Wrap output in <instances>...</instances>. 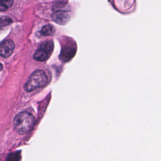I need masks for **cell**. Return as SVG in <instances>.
<instances>
[{
  "instance_id": "obj_5",
  "label": "cell",
  "mask_w": 161,
  "mask_h": 161,
  "mask_svg": "<svg viewBox=\"0 0 161 161\" xmlns=\"http://www.w3.org/2000/svg\"><path fill=\"white\" fill-rule=\"evenodd\" d=\"M14 43L11 40H6L0 43V55L3 57L7 58L13 52Z\"/></svg>"
},
{
  "instance_id": "obj_2",
  "label": "cell",
  "mask_w": 161,
  "mask_h": 161,
  "mask_svg": "<svg viewBox=\"0 0 161 161\" xmlns=\"http://www.w3.org/2000/svg\"><path fill=\"white\" fill-rule=\"evenodd\" d=\"M47 82L48 78L45 72L42 70H36L29 77L24 87L26 91L31 92L45 86Z\"/></svg>"
},
{
  "instance_id": "obj_11",
  "label": "cell",
  "mask_w": 161,
  "mask_h": 161,
  "mask_svg": "<svg viewBox=\"0 0 161 161\" xmlns=\"http://www.w3.org/2000/svg\"><path fill=\"white\" fill-rule=\"evenodd\" d=\"M3 65L0 63V70H1L2 69H3Z\"/></svg>"
},
{
  "instance_id": "obj_1",
  "label": "cell",
  "mask_w": 161,
  "mask_h": 161,
  "mask_svg": "<svg viewBox=\"0 0 161 161\" xmlns=\"http://www.w3.org/2000/svg\"><path fill=\"white\" fill-rule=\"evenodd\" d=\"M13 125L17 133L21 135L25 134L33 128L35 125V118L28 112H21L14 117Z\"/></svg>"
},
{
  "instance_id": "obj_4",
  "label": "cell",
  "mask_w": 161,
  "mask_h": 161,
  "mask_svg": "<svg viewBox=\"0 0 161 161\" xmlns=\"http://www.w3.org/2000/svg\"><path fill=\"white\" fill-rule=\"evenodd\" d=\"M51 18L56 23L64 25L69 21L70 16L69 13L67 11L58 10L52 14Z\"/></svg>"
},
{
  "instance_id": "obj_7",
  "label": "cell",
  "mask_w": 161,
  "mask_h": 161,
  "mask_svg": "<svg viewBox=\"0 0 161 161\" xmlns=\"http://www.w3.org/2000/svg\"><path fill=\"white\" fill-rule=\"evenodd\" d=\"M54 32V28L53 26L50 25H47L42 27L40 34L43 36H49L53 33Z\"/></svg>"
},
{
  "instance_id": "obj_6",
  "label": "cell",
  "mask_w": 161,
  "mask_h": 161,
  "mask_svg": "<svg viewBox=\"0 0 161 161\" xmlns=\"http://www.w3.org/2000/svg\"><path fill=\"white\" fill-rule=\"evenodd\" d=\"M75 52L76 51L74 48L65 47L62 48L59 58L62 62H68L74 56Z\"/></svg>"
},
{
  "instance_id": "obj_9",
  "label": "cell",
  "mask_w": 161,
  "mask_h": 161,
  "mask_svg": "<svg viewBox=\"0 0 161 161\" xmlns=\"http://www.w3.org/2000/svg\"><path fill=\"white\" fill-rule=\"evenodd\" d=\"M12 22L10 18L8 16H0V29L8 25Z\"/></svg>"
},
{
  "instance_id": "obj_10",
  "label": "cell",
  "mask_w": 161,
  "mask_h": 161,
  "mask_svg": "<svg viewBox=\"0 0 161 161\" xmlns=\"http://www.w3.org/2000/svg\"><path fill=\"white\" fill-rule=\"evenodd\" d=\"M65 2L64 1H61V2H58L57 3H55L53 6V8H55V9L58 8V9H60V8H62L63 7H64L65 6Z\"/></svg>"
},
{
  "instance_id": "obj_3",
  "label": "cell",
  "mask_w": 161,
  "mask_h": 161,
  "mask_svg": "<svg viewBox=\"0 0 161 161\" xmlns=\"http://www.w3.org/2000/svg\"><path fill=\"white\" fill-rule=\"evenodd\" d=\"M53 48V43L52 41L42 43L33 55V58L36 61L43 62L47 60L51 55Z\"/></svg>"
},
{
  "instance_id": "obj_8",
  "label": "cell",
  "mask_w": 161,
  "mask_h": 161,
  "mask_svg": "<svg viewBox=\"0 0 161 161\" xmlns=\"http://www.w3.org/2000/svg\"><path fill=\"white\" fill-rule=\"evenodd\" d=\"M13 4L12 0H0V11H5L11 8Z\"/></svg>"
}]
</instances>
